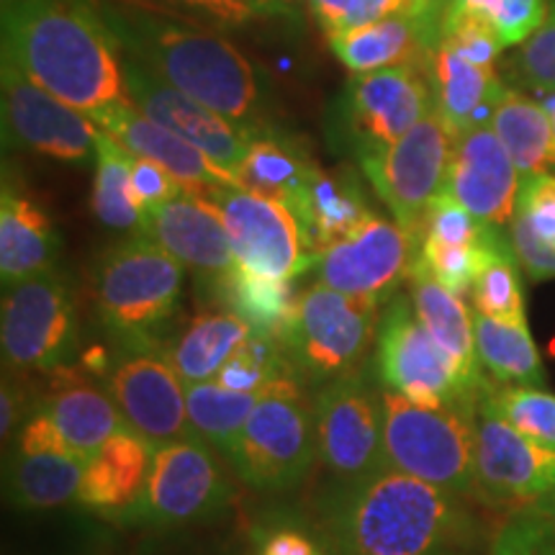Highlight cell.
I'll return each mask as SVG.
<instances>
[{
  "mask_svg": "<svg viewBox=\"0 0 555 555\" xmlns=\"http://www.w3.org/2000/svg\"><path fill=\"white\" fill-rule=\"evenodd\" d=\"M99 5L124 54L253 137L278 129L268 75L224 34L131 0H99Z\"/></svg>",
  "mask_w": 555,
  "mask_h": 555,
  "instance_id": "cell-1",
  "label": "cell"
},
{
  "mask_svg": "<svg viewBox=\"0 0 555 555\" xmlns=\"http://www.w3.org/2000/svg\"><path fill=\"white\" fill-rule=\"evenodd\" d=\"M3 60L93 121L131 103L124 50L99 0H18L3 9Z\"/></svg>",
  "mask_w": 555,
  "mask_h": 555,
  "instance_id": "cell-2",
  "label": "cell"
},
{
  "mask_svg": "<svg viewBox=\"0 0 555 555\" xmlns=\"http://www.w3.org/2000/svg\"><path fill=\"white\" fill-rule=\"evenodd\" d=\"M327 532L343 555H476L481 543L461 494L388 468L347 486Z\"/></svg>",
  "mask_w": 555,
  "mask_h": 555,
  "instance_id": "cell-3",
  "label": "cell"
},
{
  "mask_svg": "<svg viewBox=\"0 0 555 555\" xmlns=\"http://www.w3.org/2000/svg\"><path fill=\"white\" fill-rule=\"evenodd\" d=\"M183 266L147 234L108 247L93 266L95 314L124 350H157V335L178 309Z\"/></svg>",
  "mask_w": 555,
  "mask_h": 555,
  "instance_id": "cell-4",
  "label": "cell"
},
{
  "mask_svg": "<svg viewBox=\"0 0 555 555\" xmlns=\"http://www.w3.org/2000/svg\"><path fill=\"white\" fill-rule=\"evenodd\" d=\"M478 397L435 409L380 388L386 468L453 494L474 496Z\"/></svg>",
  "mask_w": 555,
  "mask_h": 555,
  "instance_id": "cell-5",
  "label": "cell"
},
{
  "mask_svg": "<svg viewBox=\"0 0 555 555\" xmlns=\"http://www.w3.org/2000/svg\"><path fill=\"white\" fill-rule=\"evenodd\" d=\"M314 457V404L304 393L296 373L270 380L247 416L229 461L253 489L283 491L309 474Z\"/></svg>",
  "mask_w": 555,
  "mask_h": 555,
  "instance_id": "cell-6",
  "label": "cell"
},
{
  "mask_svg": "<svg viewBox=\"0 0 555 555\" xmlns=\"http://www.w3.org/2000/svg\"><path fill=\"white\" fill-rule=\"evenodd\" d=\"M78 298L57 270L3 288L0 345L11 373H50L78 352Z\"/></svg>",
  "mask_w": 555,
  "mask_h": 555,
  "instance_id": "cell-7",
  "label": "cell"
},
{
  "mask_svg": "<svg viewBox=\"0 0 555 555\" xmlns=\"http://www.w3.org/2000/svg\"><path fill=\"white\" fill-rule=\"evenodd\" d=\"M429 111V65H399L352 75L330 119L332 139L360 163L404 137Z\"/></svg>",
  "mask_w": 555,
  "mask_h": 555,
  "instance_id": "cell-8",
  "label": "cell"
},
{
  "mask_svg": "<svg viewBox=\"0 0 555 555\" xmlns=\"http://www.w3.org/2000/svg\"><path fill=\"white\" fill-rule=\"evenodd\" d=\"M453 144L455 134L433 108L397 142L360 159L367 183L416 245H422L429 206L446 185Z\"/></svg>",
  "mask_w": 555,
  "mask_h": 555,
  "instance_id": "cell-9",
  "label": "cell"
},
{
  "mask_svg": "<svg viewBox=\"0 0 555 555\" xmlns=\"http://www.w3.org/2000/svg\"><path fill=\"white\" fill-rule=\"evenodd\" d=\"M378 309L324 283L301 291L286 339L296 371L317 380L358 376L360 363L378 337Z\"/></svg>",
  "mask_w": 555,
  "mask_h": 555,
  "instance_id": "cell-10",
  "label": "cell"
},
{
  "mask_svg": "<svg viewBox=\"0 0 555 555\" xmlns=\"http://www.w3.org/2000/svg\"><path fill=\"white\" fill-rule=\"evenodd\" d=\"M555 489V453L519 433L494 401V380L476 404L478 502L499 509H522Z\"/></svg>",
  "mask_w": 555,
  "mask_h": 555,
  "instance_id": "cell-11",
  "label": "cell"
},
{
  "mask_svg": "<svg viewBox=\"0 0 555 555\" xmlns=\"http://www.w3.org/2000/svg\"><path fill=\"white\" fill-rule=\"evenodd\" d=\"M0 111L5 150L37 152L86 168L95 163L101 129L82 111L26 78L13 62H0Z\"/></svg>",
  "mask_w": 555,
  "mask_h": 555,
  "instance_id": "cell-12",
  "label": "cell"
},
{
  "mask_svg": "<svg viewBox=\"0 0 555 555\" xmlns=\"http://www.w3.org/2000/svg\"><path fill=\"white\" fill-rule=\"evenodd\" d=\"M376 373L384 380V388H391L420 406L440 409L476 399V393L463 388L453 360L425 330L409 298H393L380 317Z\"/></svg>",
  "mask_w": 555,
  "mask_h": 555,
  "instance_id": "cell-13",
  "label": "cell"
},
{
  "mask_svg": "<svg viewBox=\"0 0 555 555\" xmlns=\"http://www.w3.org/2000/svg\"><path fill=\"white\" fill-rule=\"evenodd\" d=\"M204 196L219 208L240 268L275 281H294L314 268L317 258L307 253L301 227L286 204L237 185H214Z\"/></svg>",
  "mask_w": 555,
  "mask_h": 555,
  "instance_id": "cell-14",
  "label": "cell"
},
{
  "mask_svg": "<svg viewBox=\"0 0 555 555\" xmlns=\"http://www.w3.org/2000/svg\"><path fill=\"white\" fill-rule=\"evenodd\" d=\"M224 499L227 478L219 463L204 440L189 437L155 450L144 494L119 519L150 527L183 525L217 512Z\"/></svg>",
  "mask_w": 555,
  "mask_h": 555,
  "instance_id": "cell-15",
  "label": "cell"
},
{
  "mask_svg": "<svg viewBox=\"0 0 555 555\" xmlns=\"http://www.w3.org/2000/svg\"><path fill=\"white\" fill-rule=\"evenodd\" d=\"M416 253L420 245L404 227L371 214L356 232L324 249L314 268L324 286L380 307L412 275Z\"/></svg>",
  "mask_w": 555,
  "mask_h": 555,
  "instance_id": "cell-16",
  "label": "cell"
},
{
  "mask_svg": "<svg viewBox=\"0 0 555 555\" xmlns=\"http://www.w3.org/2000/svg\"><path fill=\"white\" fill-rule=\"evenodd\" d=\"M317 455L332 474L360 481L386 468L378 391L360 376L330 380L317 391Z\"/></svg>",
  "mask_w": 555,
  "mask_h": 555,
  "instance_id": "cell-17",
  "label": "cell"
},
{
  "mask_svg": "<svg viewBox=\"0 0 555 555\" xmlns=\"http://www.w3.org/2000/svg\"><path fill=\"white\" fill-rule=\"evenodd\" d=\"M124 80H127L131 106L150 116L152 121L176 131L193 147L206 152L221 168L237 172L240 163L249 150V142L255 139L247 129L237 127L217 111L185 95L183 90L170 86L168 80H163L147 65L129 57V54H124Z\"/></svg>",
  "mask_w": 555,
  "mask_h": 555,
  "instance_id": "cell-18",
  "label": "cell"
},
{
  "mask_svg": "<svg viewBox=\"0 0 555 555\" xmlns=\"http://www.w3.org/2000/svg\"><path fill=\"white\" fill-rule=\"evenodd\" d=\"M106 388L127 425L152 448L196 437L189 420L185 384L163 352H129L111 367Z\"/></svg>",
  "mask_w": 555,
  "mask_h": 555,
  "instance_id": "cell-19",
  "label": "cell"
},
{
  "mask_svg": "<svg viewBox=\"0 0 555 555\" xmlns=\"http://www.w3.org/2000/svg\"><path fill=\"white\" fill-rule=\"evenodd\" d=\"M88 457L78 453L44 412H34L18 433L9 470V494L18 509L44 512L80 494Z\"/></svg>",
  "mask_w": 555,
  "mask_h": 555,
  "instance_id": "cell-20",
  "label": "cell"
},
{
  "mask_svg": "<svg viewBox=\"0 0 555 555\" xmlns=\"http://www.w3.org/2000/svg\"><path fill=\"white\" fill-rule=\"evenodd\" d=\"M522 176L491 127L455 137L442 191L453 196L481 224L504 229L515 217Z\"/></svg>",
  "mask_w": 555,
  "mask_h": 555,
  "instance_id": "cell-21",
  "label": "cell"
},
{
  "mask_svg": "<svg viewBox=\"0 0 555 555\" xmlns=\"http://www.w3.org/2000/svg\"><path fill=\"white\" fill-rule=\"evenodd\" d=\"M144 234L201 281H219L237 262L224 219L204 193L183 191L168 204L152 208Z\"/></svg>",
  "mask_w": 555,
  "mask_h": 555,
  "instance_id": "cell-22",
  "label": "cell"
},
{
  "mask_svg": "<svg viewBox=\"0 0 555 555\" xmlns=\"http://www.w3.org/2000/svg\"><path fill=\"white\" fill-rule=\"evenodd\" d=\"M95 127L114 137L121 147H127L134 157L152 159L163 165L185 191L206 193L214 185H237L234 172L214 163L206 152L193 147L176 131L163 124L152 121L131 103H116L99 116H93ZM240 189V185H237Z\"/></svg>",
  "mask_w": 555,
  "mask_h": 555,
  "instance_id": "cell-23",
  "label": "cell"
},
{
  "mask_svg": "<svg viewBox=\"0 0 555 555\" xmlns=\"http://www.w3.org/2000/svg\"><path fill=\"white\" fill-rule=\"evenodd\" d=\"M37 409L50 416L60 435L86 457L129 427L108 388L95 384L90 373L80 367L60 365L47 373V386Z\"/></svg>",
  "mask_w": 555,
  "mask_h": 555,
  "instance_id": "cell-24",
  "label": "cell"
},
{
  "mask_svg": "<svg viewBox=\"0 0 555 555\" xmlns=\"http://www.w3.org/2000/svg\"><path fill=\"white\" fill-rule=\"evenodd\" d=\"M440 26L442 18L429 13H393L337 34L330 47L356 75L399 65H429L440 44Z\"/></svg>",
  "mask_w": 555,
  "mask_h": 555,
  "instance_id": "cell-25",
  "label": "cell"
},
{
  "mask_svg": "<svg viewBox=\"0 0 555 555\" xmlns=\"http://www.w3.org/2000/svg\"><path fill=\"white\" fill-rule=\"evenodd\" d=\"M60 255V234L47 208L34 201L9 170L0 189V278L3 288L50 273Z\"/></svg>",
  "mask_w": 555,
  "mask_h": 555,
  "instance_id": "cell-26",
  "label": "cell"
},
{
  "mask_svg": "<svg viewBox=\"0 0 555 555\" xmlns=\"http://www.w3.org/2000/svg\"><path fill=\"white\" fill-rule=\"evenodd\" d=\"M288 208L301 227L307 253L314 258L356 232L373 214L356 172L350 168L322 170L319 165Z\"/></svg>",
  "mask_w": 555,
  "mask_h": 555,
  "instance_id": "cell-27",
  "label": "cell"
},
{
  "mask_svg": "<svg viewBox=\"0 0 555 555\" xmlns=\"http://www.w3.org/2000/svg\"><path fill=\"white\" fill-rule=\"evenodd\" d=\"M429 82H433V108L455 137L478 127H491L506 93L496 69L478 67L457 57L446 44H437L433 54Z\"/></svg>",
  "mask_w": 555,
  "mask_h": 555,
  "instance_id": "cell-28",
  "label": "cell"
},
{
  "mask_svg": "<svg viewBox=\"0 0 555 555\" xmlns=\"http://www.w3.org/2000/svg\"><path fill=\"white\" fill-rule=\"evenodd\" d=\"M155 450L142 435L124 427L88 457L78 502L99 515L119 517L144 494Z\"/></svg>",
  "mask_w": 555,
  "mask_h": 555,
  "instance_id": "cell-29",
  "label": "cell"
},
{
  "mask_svg": "<svg viewBox=\"0 0 555 555\" xmlns=\"http://www.w3.org/2000/svg\"><path fill=\"white\" fill-rule=\"evenodd\" d=\"M409 281H412V304L416 317L435 343L446 350V356L453 360L463 388L478 397L491 378L483 376L481 363H478L474 314L463 304V298L440 286L420 260H414Z\"/></svg>",
  "mask_w": 555,
  "mask_h": 555,
  "instance_id": "cell-30",
  "label": "cell"
},
{
  "mask_svg": "<svg viewBox=\"0 0 555 555\" xmlns=\"http://www.w3.org/2000/svg\"><path fill=\"white\" fill-rule=\"evenodd\" d=\"M253 330L245 319L232 311H204L196 314L165 345L163 352L185 386L214 380L234 352L240 350Z\"/></svg>",
  "mask_w": 555,
  "mask_h": 555,
  "instance_id": "cell-31",
  "label": "cell"
},
{
  "mask_svg": "<svg viewBox=\"0 0 555 555\" xmlns=\"http://www.w3.org/2000/svg\"><path fill=\"white\" fill-rule=\"evenodd\" d=\"M214 296L219 298L224 307L245 319L253 330V335L275 339L286 347L296 319L298 296L291 281H275V278H262L249 273V270L234 268L211 283Z\"/></svg>",
  "mask_w": 555,
  "mask_h": 555,
  "instance_id": "cell-32",
  "label": "cell"
},
{
  "mask_svg": "<svg viewBox=\"0 0 555 555\" xmlns=\"http://www.w3.org/2000/svg\"><path fill=\"white\" fill-rule=\"evenodd\" d=\"M314 168L317 163L311 159L307 144L278 127L249 142L247 155L234 176L240 189L291 206Z\"/></svg>",
  "mask_w": 555,
  "mask_h": 555,
  "instance_id": "cell-33",
  "label": "cell"
},
{
  "mask_svg": "<svg viewBox=\"0 0 555 555\" xmlns=\"http://www.w3.org/2000/svg\"><path fill=\"white\" fill-rule=\"evenodd\" d=\"M476 352L486 376L496 386H535L543 388L545 373L538 345L527 324H506L474 314Z\"/></svg>",
  "mask_w": 555,
  "mask_h": 555,
  "instance_id": "cell-34",
  "label": "cell"
},
{
  "mask_svg": "<svg viewBox=\"0 0 555 555\" xmlns=\"http://www.w3.org/2000/svg\"><path fill=\"white\" fill-rule=\"evenodd\" d=\"M491 129L515 159L519 176H538L555 168V131L545 108L525 93L506 88Z\"/></svg>",
  "mask_w": 555,
  "mask_h": 555,
  "instance_id": "cell-35",
  "label": "cell"
},
{
  "mask_svg": "<svg viewBox=\"0 0 555 555\" xmlns=\"http://www.w3.org/2000/svg\"><path fill=\"white\" fill-rule=\"evenodd\" d=\"M131 163H134V155L101 129L99 144H95V180L90 208L103 227L144 234L147 214L139 208L131 193Z\"/></svg>",
  "mask_w": 555,
  "mask_h": 555,
  "instance_id": "cell-36",
  "label": "cell"
},
{
  "mask_svg": "<svg viewBox=\"0 0 555 555\" xmlns=\"http://www.w3.org/2000/svg\"><path fill=\"white\" fill-rule=\"evenodd\" d=\"M262 391L237 393L221 388L217 380L185 386V401H189V420L193 433L208 446L219 448L227 457L237 446L242 427L253 414Z\"/></svg>",
  "mask_w": 555,
  "mask_h": 555,
  "instance_id": "cell-37",
  "label": "cell"
},
{
  "mask_svg": "<svg viewBox=\"0 0 555 555\" xmlns=\"http://www.w3.org/2000/svg\"><path fill=\"white\" fill-rule=\"evenodd\" d=\"M470 294H474V307L478 314L506 324H527L519 260L512 242L502 234V229L491 237L489 255H486V262Z\"/></svg>",
  "mask_w": 555,
  "mask_h": 555,
  "instance_id": "cell-38",
  "label": "cell"
},
{
  "mask_svg": "<svg viewBox=\"0 0 555 555\" xmlns=\"http://www.w3.org/2000/svg\"><path fill=\"white\" fill-rule=\"evenodd\" d=\"M448 11L481 21L506 50L525 44L545 24L551 0H450Z\"/></svg>",
  "mask_w": 555,
  "mask_h": 555,
  "instance_id": "cell-39",
  "label": "cell"
},
{
  "mask_svg": "<svg viewBox=\"0 0 555 555\" xmlns=\"http://www.w3.org/2000/svg\"><path fill=\"white\" fill-rule=\"evenodd\" d=\"M499 232L496 227L486 229L483 240L476 245H461V247H448V245H435V242H422L416 260L429 270V275L435 278L440 286L453 291L455 296H466L474 291V283L478 273H481L486 255H489L491 237Z\"/></svg>",
  "mask_w": 555,
  "mask_h": 555,
  "instance_id": "cell-40",
  "label": "cell"
},
{
  "mask_svg": "<svg viewBox=\"0 0 555 555\" xmlns=\"http://www.w3.org/2000/svg\"><path fill=\"white\" fill-rule=\"evenodd\" d=\"M494 401L519 433L555 453V393L535 386L494 384Z\"/></svg>",
  "mask_w": 555,
  "mask_h": 555,
  "instance_id": "cell-41",
  "label": "cell"
},
{
  "mask_svg": "<svg viewBox=\"0 0 555 555\" xmlns=\"http://www.w3.org/2000/svg\"><path fill=\"white\" fill-rule=\"evenodd\" d=\"M131 3L193 21V24L208 26V29H217L221 34L242 31L262 18L253 0H131Z\"/></svg>",
  "mask_w": 555,
  "mask_h": 555,
  "instance_id": "cell-42",
  "label": "cell"
},
{
  "mask_svg": "<svg viewBox=\"0 0 555 555\" xmlns=\"http://www.w3.org/2000/svg\"><path fill=\"white\" fill-rule=\"evenodd\" d=\"M489 555H555V519L538 515L530 506L515 509L491 543Z\"/></svg>",
  "mask_w": 555,
  "mask_h": 555,
  "instance_id": "cell-43",
  "label": "cell"
},
{
  "mask_svg": "<svg viewBox=\"0 0 555 555\" xmlns=\"http://www.w3.org/2000/svg\"><path fill=\"white\" fill-rule=\"evenodd\" d=\"M440 44L453 50L457 57L486 69H494L499 54L504 52L502 41L489 26L455 11H446V16H442Z\"/></svg>",
  "mask_w": 555,
  "mask_h": 555,
  "instance_id": "cell-44",
  "label": "cell"
},
{
  "mask_svg": "<svg viewBox=\"0 0 555 555\" xmlns=\"http://www.w3.org/2000/svg\"><path fill=\"white\" fill-rule=\"evenodd\" d=\"M512 229L532 234L538 240H555V176L538 172L519 183Z\"/></svg>",
  "mask_w": 555,
  "mask_h": 555,
  "instance_id": "cell-45",
  "label": "cell"
},
{
  "mask_svg": "<svg viewBox=\"0 0 555 555\" xmlns=\"http://www.w3.org/2000/svg\"><path fill=\"white\" fill-rule=\"evenodd\" d=\"M509 67L525 86L555 90V0H551V13H547L545 24L525 44H519Z\"/></svg>",
  "mask_w": 555,
  "mask_h": 555,
  "instance_id": "cell-46",
  "label": "cell"
},
{
  "mask_svg": "<svg viewBox=\"0 0 555 555\" xmlns=\"http://www.w3.org/2000/svg\"><path fill=\"white\" fill-rule=\"evenodd\" d=\"M183 191V185L163 165L134 157V163H131V193H134V201L144 214L178 198Z\"/></svg>",
  "mask_w": 555,
  "mask_h": 555,
  "instance_id": "cell-47",
  "label": "cell"
},
{
  "mask_svg": "<svg viewBox=\"0 0 555 555\" xmlns=\"http://www.w3.org/2000/svg\"><path fill=\"white\" fill-rule=\"evenodd\" d=\"M509 242L515 247L519 266L527 270L532 281L555 278V240H538L532 234L509 227Z\"/></svg>",
  "mask_w": 555,
  "mask_h": 555,
  "instance_id": "cell-48",
  "label": "cell"
},
{
  "mask_svg": "<svg viewBox=\"0 0 555 555\" xmlns=\"http://www.w3.org/2000/svg\"><path fill=\"white\" fill-rule=\"evenodd\" d=\"M31 388L24 386L18 380V373H11L3 378V388H0V435L3 442L16 433L18 425L24 427L26 420L34 414L31 412Z\"/></svg>",
  "mask_w": 555,
  "mask_h": 555,
  "instance_id": "cell-49",
  "label": "cell"
},
{
  "mask_svg": "<svg viewBox=\"0 0 555 555\" xmlns=\"http://www.w3.org/2000/svg\"><path fill=\"white\" fill-rule=\"evenodd\" d=\"M258 555H322V553H319V545L314 538L304 535L301 530L281 527V530L268 532V535L260 540Z\"/></svg>",
  "mask_w": 555,
  "mask_h": 555,
  "instance_id": "cell-50",
  "label": "cell"
},
{
  "mask_svg": "<svg viewBox=\"0 0 555 555\" xmlns=\"http://www.w3.org/2000/svg\"><path fill=\"white\" fill-rule=\"evenodd\" d=\"M393 13H429V16L442 18L440 13L420 9L414 0H356L350 29H356V26H363V24H373V21H380L386 16H393Z\"/></svg>",
  "mask_w": 555,
  "mask_h": 555,
  "instance_id": "cell-51",
  "label": "cell"
},
{
  "mask_svg": "<svg viewBox=\"0 0 555 555\" xmlns=\"http://www.w3.org/2000/svg\"><path fill=\"white\" fill-rule=\"evenodd\" d=\"M307 5L330 39L350 29L356 0H307Z\"/></svg>",
  "mask_w": 555,
  "mask_h": 555,
  "instance_id": "cell-52",
  "label": "cell"
},
{
  "mask_svg": "<svg viewBox=\"0 0 555 555\" xmlns=\"http://www.w3.org/2000/svg\"><path fill=\"white\" fill-rule=\"evenodd\" d=\"M262 18H278V16H294L301 0H253Z\"/></svg>",
  "mask_w": 555,
  "mask_h": 555,
  "instance_id": "cell-53",
  "label": "cell"
},
{
  "mask_svg": "<svg viewBox=\"0 0 555 555\" xmlns=\"http://www.w3.org/2000/svg\"><path fill=\"white\" fill-rule=\"evenodd\" d=\"M82 371H88V373L111 371L106 350H103V347H93V350L86 352V356H82Z\"/></svg>",
  "mask_w": 555,
  "mask_h": 555,
  "instance_id": "cell-54",
  "label": "cell"
},
{
  "mask_svg": "<svg viewBox=\"0 0 555 555\" xmlns=\"http://www.w3.org/2000/svg\"><path fill=\"white\" fill-rule=\"evenodd\" d=\"M527 506H530L532 512H538V515H545V517L555 519V489L551 491V494H545L543 499H538V502H532Z\"/></svg>",
  "mask_w": 555,
  "mask_h": 555,
  "instance_id": "cell-55",
  "label": "cell"
},
{
  "mask_svg": "<svg viewBox=\"0 0 555 555\" xmlns=\"http://www.w3.org/2000/svg\"><path fill=\"white\" fill-rule=\"evenodd\" d=\"M540 95H543V99H540V106L545 108L547 119H551L555 131V90H540Z\"/></svg>",
  "mask_w": 555,
  "mask_h": 555,
  "instance_id": "cell-56",
  "label": "cell"
},
{
  "mask_svg": "<svg viewBox=\"0 0 555 555\" xmlns=\"http://www.w3.org/2000/svg\"><path fill=\"white\" fill-rule=\"evenodd\" d=\"M13 3H18V0H0V11H3V9H11Z\"/></svg>",
  "mask_w": 555,
  "mask_h": 555,
  "instance_id": "cell-57",
  "label": "cell"
}]
</instances>
